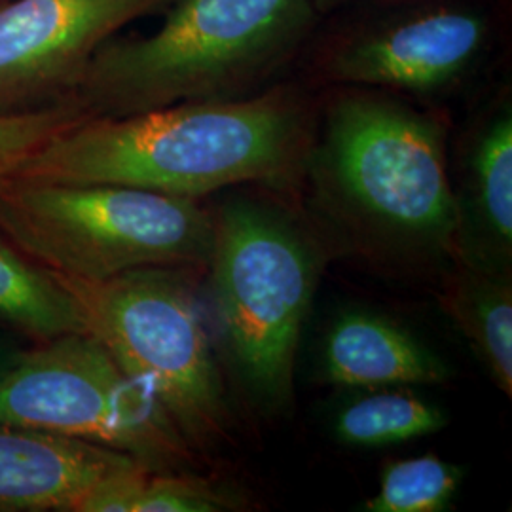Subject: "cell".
<instances>
[{
	"instance_id": "obj_19",
	"label": "cell",
	"mask_w": 512,
	"mask_h": 512,
	"mask_svg": "<svg viewBox=\"0 0 512 512\" xmlns=\"http://www.w3.org/2000/svg\"><path fill=\"white\" fill-rule=\"evenodd\" d=\"M21 353H23V349H19L12 342L0 338V376L14 366V363L21 357Z\"/></svg>"
},
{
	"instance_id": "obj_9",
	"label": "cell",
	"mask_w": 512,
	"mask_h": 512,
	"mask_svg": "<svg viewBox=\"0 0 512 512\" xmlns=\"http://www.w3.org/2000/svg\"><path fill=\"white\" fill-rule=\"evenodd\" d=\"M488 23L446 6L395 21L349 42L332 59L340 82L429 92L467 73L486 48Z\"/></svg>"
},
{
	"instance_id": "obj_16",
	"label": "cell",
	"mask_w": 512,
	"mask_h": 512,
	"mask_svg": "<svg viewBox=\"0 0 512 512\" xmlns=\"http://www.w3.org/2000/svg\"><path fill=\"white\" fill-rule=\"evenodd\" d=\"M461 471L433 454L389 463L380 488L365 503L370 512H442L458 494Z\"/></svg>"
},
{
	"instance_id": "obj_7",
	"label": "cell",
	"mask_w": 512,
	"mask_h": 512,
	"mask_svg": "<svg viewBox=\"0 0 512 512\" xmlns=\"http://www.w3.org/2000/svg\"><path fill=\"white\" fill-rule=\"evenodd\" d=\"M0 421L124 452L148 471L190 463V444L90 332L23 351L0 376Z\"/></svg>"
},
{
	"instance_id": "obj_8",
	"label": "cell",
	"mask_w": 512,
	"mask_h": 512,
	"mask_svg": "<svg viewBox=\"0 0 512 512\" xmlns=\"http://www.w3.org/2000/svg\"><path fill=\"white\" fill-rule=\"evenodd\" d=\"M165 0H14L0 6V112L71 92L118 29Z\"/></svg>"
},
{
	"instance_id": "obj_3",
	"label": "cell",
	"mask_w": 512,
	"mask_h": 512,
	"mask_svg": "<svg viewBox=\"0 0 512 512\" xmlns=\"http://www.w3.org/2000/svg\"><path fill=\"white\" fill-rule=\"evenodd\" d=\"M215 234L217 219L190 198L0 179V236L63 277L103 281L141 268L209 266Z\"/></svg>"
},
{
	"instance_id": "obj_13",
	"label": "cell",
	"mask_w": 512,
	"mask_h": 512,
	"mask_svg": "<svg viewBox=\"0 0 512 512\" xmlns=\"http://www.w3.org/2000/svg\"><path fill=\"white\" fill-rule=\"evenodd\" d=\"M448 311L488 368L495 385L512 397V287L505 270L473 264L446 300Z\"/></svg>"
},
{
	"instance_id": "obj_15",
	"label": "cell",
	"mask_w": 512,
	"mask_h": 512,
	"mask_svg": "<svg viewBox=\"0 0 512 512\" xmlns=\"http://www.w3.org/2000/svg\"><path fill=\"white\" fill-rule=\"evenodd\" d=\"M444 412L401 391L374 393L346 406L334 421L336 437L348 446L380 448L437 433Z\"/></svg>"
},
{
	"instance_id": "obj_17",
	"label": "cell",
	"mask_w": 512,
	"mask_h": 512,
	"mask_svg": "<svg viewBox=\"0 0 512 512\" xmlns=\"http://www.w3.org/2000/svg\"><path fill=\"white\" fill-rule=\"evenodd\" d=\"M80 118L86 116L69 99L55 105L0 112V179L8 177L57 131Z\"/></svg>"
},
{
	"instance_id": "obj_4",
	"label": "cell",
	"mask_w": 512,
	"mask_h": 512,
	"mask_svg": "<svg viewBox=\"0 0 512 512\" xmlns=\"http://www.w3.org/2000/svg\"><path fill=\"white\" fill-rule=\"evenodd\" d=\"M57 277L76 298L88 332L190 446L224 435L226 391L184 268H141L103 281Z\"/></svg>"
},
{
	"instance_id": "obj_10",
	"label": "cell",
	"mask_w": 512,
	"mask_h": 512,
	"mask_svg": "<svg viewBox=\"0 0 512 512\" xmlns=\"http://www.w3.org/2000/svg\"><path fill=\"white\" fill-rule=\"evenodd\" d=\"M135 465L101 444L0 421V512H76L99 480Z\"/></svg>"
},
{
	"instance_id": "obj_20",
	"label": "cell",
	"mask_w": 512,
	"mask_h": 512,
	"mask_svg": "<svg viewBox=\"0 0 512 512\" xmlns=\"http://www.w3.org/2000/svg\"><path fill=\"white\" fill-rule=\"evenodd\" d=\"M311 2H313L315 14H327V12H332V10L348 4L351 0H311Z\"/></svg>"
},
{
	"instance_id": "obj_18",
	"label": "cell",
	"mask_w": 512,
	"mask_h": 512,
	"mask_svg": "<svg viewBox=\"0 0 512 512\" xmlns=\"http://www.w3.org/2000/svg\"><path fill=\"white\" fill-rule=\"evenodd\" d=\"M236 509V499L211 482L183 471H148L133 512H220Z\"/></svg>"
},
{
	"instance_id": "obj_6",
	"label": "cell",
	"mask_w": 512,
	"mask_h": 512,
	"mask_svg": "<svg viewBox=\"0 0 512 512\" xmlns=\"http://www.w3.org/2000/svg\"><path fill=\"white\" fill-rule=\"evenodd\" d=\"M319 169L349 213L391 241L440 249L459 232L439 126L399 103L365 95L338 101Z\"/></svg>"
},
{
	"instance_id": "obj_14",
	"label": "cell",
	"mask_w": 512,
	"mask_h": 512,
	"mask_svg": "<svg viewBox=\"0 0 512 512\" xmlns=\"http://www.w3.org/2000/svg\"><path fill=\"white\" fill-rule=\"evenodd\" d=\"M473 209L484 239L490 243V264L509 270L512 251V118L497 114L476 141L473 154Z\"/></svg>"
},
{
	"instance_id": "obj_2",
	"label": "cell",
	"mask_w": 512,
	"mask_h": 512,
	"mask_svg": "<svg viewBox=\"0 0 512 512\" xmlns=\"http://www.w3.org/2000/svg\"><path fill=\"white\" fill-rule=\"evenodd\" d=\"M313 14L311 0H177L156 33L93 55L71 101L93 118L217 99L277 61Z\"/></svg>"
},
{
	"instance_id": "obj_12",
	"label": "cell",
	"mask_w": 512,
	"mask_h": 512,
	"mask_svg": "<svg viewBox=\"0 0 512 512\" xmlns=\"http://www.w3.org/2000/svg\"><path fill=\"white\" fill-rule=\"evenodd\" d=\"M0 321L35 344L88 332L73 293L61 279L0 236Z\"/></svg>"
},
{
	"instance_id": "obj_11",
	"label": "cell",
	"mask_w": 512,
	"mask_h": 512,
	"mask_svg": "<svg viewBox=\"0 0 512 512\" xmlns=\"http://www.w3.org/2000/svg\"><path fill=\"white\" fill-rule=\"evenodd\" d=\"M323 357L327 380L344 387L437 385L448 378V366L418 338L368 311H348L332 323Z\"/></svg>"
},
{
	"instance_id": "obj_5",
	"label": "cell",
	"mask_w": 512,
	"mask_h": 512,
	"mask_svg": "<svg viewBox=\"0 0 512 512\" xmlns=\"http://www.w3.org/2000/svg\"><path fill=\"white\" fill-rule=\"evenodd\" d=\"M209 266L222 329L243 384L262 406H287L317 279L308 239L272 207L232 200L217 219Z\"/></svg>"
},
{
	"instance_id": "obj_1",
	"label": "cell",
	"mask_w": 512,
	"mask_h": 512,
	"mask_svg": "<svg viewBox=\"0 0 512 512\" xmlns=\"http://www.w3.org/2000/svg\"><path fill=\"white\" fill-rule=\"evenodd\" d=\"M306 145L293 95L186 101L128 116L80 118L2 179L114 184L196 200L287 177Z\"/></svg>"
}]
</instances>
